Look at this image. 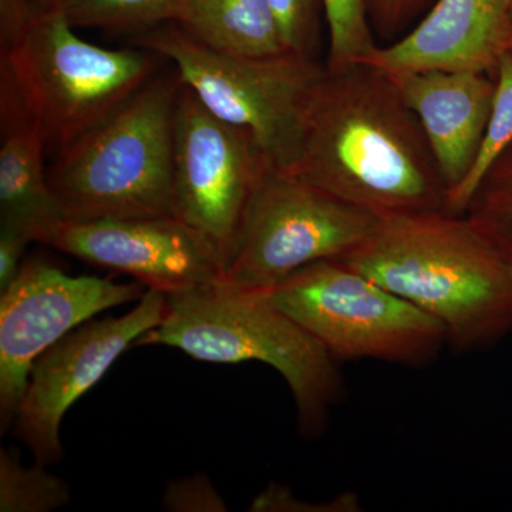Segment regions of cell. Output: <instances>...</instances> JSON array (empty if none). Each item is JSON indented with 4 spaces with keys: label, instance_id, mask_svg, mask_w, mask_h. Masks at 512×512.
Listing matches in <instances>:
<instances>
[{
    "label": "cell",
    "instance_id": "3",
    "mask_svg": "<svg viewBox=\"0 0 512 512\" xmlns=\"http://www.w3.org/2000/svg\"><path fill=\"white\" fill-rule=\"evenodd\" d=\"M140 49L86 42L62 8L0 0V104L28 114L47 147L62 150L156 76L161 57Z\"/></svg>",
    "mask_w": 512,
    "mask_h": 512
},
{
    "label": "cell",
    "instance_id": "5",
    "mask_svg": "<svg viewBox=\"0 0 512 512\" xmlns=\"http://www.w3.org/2000/svg\"><path fill=\"white\" fill-rule=\"evenodd\" d=\"M181 80L156 74L47 170L64 221L173 214L174 116Z\"/></svg>",
    "mask_w": 512,
    "mask_h": 512
},
{
    "label": "cell",
    "instance_id": "23",
    "mask_svg": "<svg viewBox=\"0 0 512 512\" xmlns=\"http://www.w3.org/2000/svg\"><path fill=\"white\" fill-rule=\"evenodd\" d=\"M163 507L170 512H225L224 498L207 474L175 478L165 484Z\"/></svg>",
    "mask_w": 512,
    "mask_h": 512
},
{
    "label": "cell",
    "instance_id": "16",
    "mask_svg": "<svg viewBox=\"0 0 512 512\" xmlns=\"http://www.w3.org/2000/svg\"><path fill=\"white\" fill-rule=\"evenodd\" d=\"M174 25L202 45L232 55L286 52L268 0H181Z\"/></svg>",
    "mask_w": 512,
    "mask_h": 512
},
{
    "label": "cell",
    "instance_id": "25",
    "mask_svg": "<svg viewBox=\"0 0 512 512\" xmlns=\"http://www.w3.org/2000/svg\"><path fill=\"white\" fill-rule=\"evenodd\" d=\"M30 242H33L32 238L25 232L0 225V292L5 291L19 275L23 255Z\"/></svg>",
    "mask_w": 512,
    "mask_h": 512
},
{
    "label": "cell",
    "instance_id": "22",
    "mask_svg": "<svg viewBox=\"0 0 512 512\" xmlns=\"http://www.w3.org/2000/svg\"><path fill=\"white\" fill-rule=\"evenodd\" d=\"M286 52L313 57L318 40L320 0H268Z\"/></svg>",
    "mask_w": 512,
    "mask_h": 512
},
{
    "label": "cell",
    "instance_id": "27",
    "mask_svg": "<svg viewBox=\"0 0 512 512\" xmlns=\"http://www.w3.org/2000/svg\"><path fill=\"white\" fill-rule=\"evenodd\" d=\"M63 0H30L33 6L39 10H53L62 6Z\"/></svg>",
    "mask_w": 512,
    "mask_h": 512
},
{
    "label": "cell",
    "instance_id": "2",
    "mask_svg": "<svg viewBox=\"0 0 512 512\" xmlns=\"http://www.w3.org/2000/svg\"><path fill=\"white\" fill-rule=\"evenodd\" d=\"M338 262L436 319L456 352L490 348L512 332V264L466 214L384 217Z\"/></svg>",
    "mask_w": 512,
    "mask_h": 512
},
{
    "label": "cell",
    "instance_id": "10",
    "mask_svg": "<svg viewBox=\"0 0 512 512\" xmlns=\"http://www.w3.org/2000/svg\"><path fill=\"white\" fill-rule=\"evenodd\" d=\"M144 284L70 276L33 259L0 292V423L15 421L37 357L97 313L138 301Z\"/></svg>",
    "mask_w": 512,
    "mask_h": 512
},
{
    "label": "cell",
    "instance_id": "20",
    "mask_svg": "<svg viewBox=\"0 0 512 512\" xmlns=\"http://www.w3.org/2000/svg\"><path fill=\"white\" fill-rule=\"evenodd\" d=\"M464 214L512 264V144L485 175Z\"/></svg>",
    "mask_w": 512,
    "mask_h": 512
},
{
    "label": "cell",
    "instance_id": "4",
    "mask_svg": "<svg viewBox=\"0 0 512 512\" xmlns=\"http://www.w3.org/2000/svg\"><path fill=\"white\" fill-rule=\"evenodd\" d=\"M163 320L134 346L163 345L201 362H261L291 390L303 433H320L343 393L338 362L262 292L225 284L170 293Z\"/></svg>",
    "mask_w": 512,
    "mask_h": 512
},
{
    "label": "cell",
    "instance_id": "8",
    "mask_svg": "<svg viewBox=\"0 0 512 512\" xmlns=\"http://www.w3.org/2000/svg\"><path fill=\"white\" fill-rule=\"evenodd\" d=\"M380 220L292 171L269 165L249 202L222 282L245 291H271L305 266L350 254Z\"/></svg>",
    "mask_w": 512,
    "mask_h": 512
},
{
    "label": "cell",
    "instance_id": "17",
    "mask_svg": "<svg viewBox=\"0 0 512 512\" xmlns=\"http://www.w3.org/2000/svg\"><path fill=\"white\" fill-rule=\"evenodd\" d=\"M512 144V50L501 57L495 73L493 107L483 143L463 183L448 197V212L464 214L471 198L498 157Z\"/></svg>",
    "mask_w": 512,
    "mask_h": 512
},
{
    "label": "cell",
    "instance_id": "24",
    "mask_svg": "<svg viewBox=\"0 0 512 512\" xmlns=\"http://www.w3.org/2000/svg\"><path fill=\"white\" fill-rule=\"evenodd\" d=\"M355 495H339L336 500L325 504H306L292 495L288 487L281 484H271L261 494L256 495L249 511H281V512H319V511H352L359 507Z\"/></svg>",
    "mask_w": 512,
    "mask_h": 512
},
{
    "label": "cell",
    "instance_id": "12",
    "mask_svg": "<svg viewBox=\"0 0 512 512\" xmlns=\"http://www.w3.org/2000/svg\"><path fill=\"white\" fill-rule=\"evenodd\" d=\"M46 245L170 295L222 281L220 256L174 215L63 221Z\"/></svg>",
    "mask_w": 512,
    "mask_h": 512
},
{
    "label": "cell",
    "instance_id": "14",
    "mask_svg": "<svg viewBox=\"0 0 512 512\" xmlns=\"http://www.w3.org/2000/svg\"><path fill=\"white\" fill-rule=\"evenodd\" d=\"M390 76L419 120L450 197L463 183L483 143L495 79L487 73L443 70Z\"/></svg>",
    "mask_w": 512,
    "mask_h": 512
},
{
    "label": "cell",
    "instance_id": "19",
    "mask_svg": "<svg viewBox=\"0 0 512 512\" xmlns=\"http://www.w3.org/2000/svg\"><path fill=\"white\" fill-rule=\"evenodd\" d=\"M70 488L36 461L25 467L18 456L0 451V512H50L66 507Z\"/></svg>",
    "mask_w": 512,
    "mask_h": 512
},
{
    "label": "cell",
    "instance_id": "26",
    "mask_svg": "<svg viewBox=\"0 0 512 512\" xmlns=\"http://www.w3.org/2000/svg\"><path fill=\"white\" fill-rule=\"evenodd\" d=\"M420 0H373V6L380 20L396 23L419 5Z\"/></svg>",
    "mask_w": 512,
    "mask_h": 512
},
{
    "label": "cell",
    "instance_id": "18",
    "mask_svg": "<svg viewBox=\"0 0 512 512\" xmlns=\"http://www.w3.org/2000/svg\"><path fill=\"white\" fill-rule=\"evenodd\" d=\"M181 0H63L67 20L76 29L147 32L174 23Z\"/></svg>",
    "mask_w": 512,
    "mask_h": 512
},
{
    "label": "cell",
    "instance_id": "15",
    "mask_svg": "<svg viewBox=\"0 0 512 512\" xmlns=\"http://www.w3.org/2000/svg\"><path fill=\"white\" fill-rule=\"evenodd\" d=\"M0 225L45 244L64 221L45 168L46 138L28 114L0 104Z\"/></svg>",
    "mask_w": 512,
    "mask_h": 512
},
{
    "label": "cell",
    "instance_id": "7",
    "mask_svg": "<svg viewBox=\"0 0 512 512\" xmlns=\"http://www.w3.org/2000/svg\"><path fill=\"white\" fill-rule=\"evenodd\" d=\"M262 293L336 362L424 366L447 346L436 319L338 261L305 266Z\"/></svg>",
    "mask_w": 512,
    "mask_h": 512
},
{
    "label": "cell",
    "instance_id": "21",
    "mask_svg": "<svg viewBox=\"0 0 512 512\" xmlns=\"http://www.w3.org/2000/svg\"><path fill=\"white\" fill-rule=\"evenodd\" d=\"M329 30L328 70L365 64L376 50L367 0H320Z\"/></svg>",
    "mask_w": 512,
    "mask_h": 512
},
{
    "label": "cell",
    "instance_id": "1",
    "mask_svg": "<svg viewBox=\"0 0 512 512\" xmlns=\"http://www.w3.org/2000/svg\"><path fill=\"white\" fill-rule=\"evenodd\" d=\"M292 173L376 217L448 212L446 187L390 74L326 69Z\"/></svg>",
    "mask_w": 512,
    "mask_h": 512
},
{
    "label": "cell",
    "instance_id": "11",
    "mask_svg": "<svg viewBox=\"0 0 512 512\" xmlns=\"http://www.w3.org/2000/svg\"><path fill=\"white\" fill-rule=\"evenodd\" d=\"M165 309V293L147 288L127 315L89 320L37 357L13 421L16 437L32 450L36 461L49 466L62 460L64 414L130 346L156 328Z\"/></svg>",
    "mask_w": 512,
    "mask_h": 512
},
{
    "label": "cell",
    "instance_id": "9",
    "mask_svg": "<svg viewBox=\"0 0 512 512\" xmlns=\"http://www.w3.org/2000/svg\"><path fill=\"white\" fill-rule=\"evenodd\" d=\"M269 165L248 130L218 119L181 83L174 116L173 214L214 248L224 271Z\"/></svg>",
    "mask_w": 512,
    "mask_h": 512
},
{
    "label": "cell",
    "instance_id": "6",
    "mask_svg": "<svg viewBox=\"0 0 512 512\" xmlns=\"http://www.w3.org/2000/svg\"><path fill=\"white\" fill-rule=\"evenodd\" d=\"M136 42L173 64L205 109L248 130L274 167L295 168L326 74L313 57L232 55L202 45L174 23L140 33Z\"/></svg>",
    "mask_w": 512,
    "mask_h": 512
},
{
    "label": "cell",
    "instance_id": "13",
    "mask_svg": "<svg viewBox=\"0 0 512 512\" xmlns=\"http://www.w3.org/2000/svg\"><path fill=\"white\" fill-rule=\"evenodd\" d=\"M512 50V0H439L413 32L365 64L387 74L497 73Z\"/></svg>",
    "mask_w": 512,
    "mask_h": 512
}]
</instances>
